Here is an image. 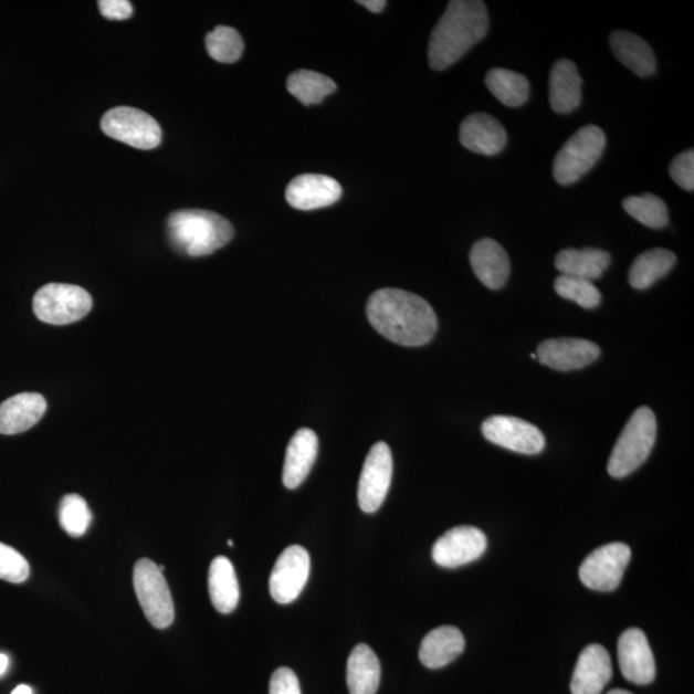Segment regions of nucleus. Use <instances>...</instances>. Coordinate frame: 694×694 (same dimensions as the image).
Returning <instances> with one entry per match:
<instances>
[{
  "label": "nucleus",
  "instance_id": "6",
  "mask_svg": "<svg viewBox=\"0 0 694 694\" xmlns=\"http://www.w3.org/2000/svg\"><path fill=\"white\" fill-rule=\"evenodd\" d=\"M134 589L146 618L157 629L172 624L176 610L167 579L151 559L141 558L134 566Z\"/></svg>",
  "mask_w": 694,
  "mask_h": 694
},
{
  "label": "nucleus",
  "instance_id": "36",
  "mask_svg": "<svg viewBox=\"0 0 694 694\" xmlns=\"http://www.w3.org/2000/svg\"><path fill=\"white\" fill-rule=\"evenodd\" d=\"M670 177L673 178L675 183L685 191H693L694 188V151L688 149L681 155H677L675 159L670 164L669 168Z\"/></svg>",
  "mask_w": 694,
  "mask_h": 694
},
{
  "label": "nucleus",
  "instance_id": "29",
  "mask_svg": "<svg viewBox=\"0 0 694 694\" xmlns=\"http://www.w3.org/2000/svg\"><path fill=\"white\" fill-rule=\"evenodd\" d=\"M485 83L493 96L507 107H519L530 96V84L524 75L506 69L488 71Z\"/></svg>",
  "mask_w": 694,
  "mask_h": 694
},
{
  "label": "nucleus",
  "instance_id": "35",
  "mask_svg": "<svg viewBox=\"0 0 694 694\" xmlns=\"http://www.w3.org/2000/svg\"><path fill=\"white\" fill-rule=\"evenodd\" d=\"M30 577V566L20 551L0 543V579L13 583L25 582Z\"/></svg>",
  "mask_w": 694,
  "mask_h": 694
},
{
  "label": "nucleus",
  "instance_id": "17",
  "mask_svg": "<svg viewBox=\"0 0 694 694\" xmlns=\"http://www.w3.org/2000/svg\"><path fill=\"white\" fill-rule=\"evenodd\" d=\"M612 677L610 653L601 644H590L578 660L571 681L572 694H599Z\"/></svg>",
  "mask_w": 694,
  "mask_h": 694
},
{
  "label": "nucleus",
  "instance_id": "13",
  "mask_svg": "<svg viewBox=\"0 0 694 694\" xmlns=\"http://www.w3.org/2000/svg\"><path fill=\"white\" fill-rule=\"evenodd\" d=\"M486 547V536L479 528L472 526L454 527L435 543L432 558L441 567L455 569V567L476 561L485 554Z\"/></svg>",
  "mask_w": 694,
  "mask_h": 694
},
{
  "label": "nucleus",
  "instance_id": "20",
  "mask_svg": "<svg viewBox=\"0 0 694 694\" xmlns=\"http://www.w3.org/2000/svg\"><path fill=\"white\" fill-rule=\"evenodd\" d=\"M46 401L41 393L23 392L0 404V433L18 435L42 420Z\"/></svg>",
  "mask_w": 694,
  "mask_h": 694
},
{
  "label": "nucleus",
  "instance_id": "26",
  "mask_svg": "<svg viewBox=\"0 0 694 694\" xmlns=\"http://www.w3.org/2000/svg\"><path fill=\"white\" fill-rule=\"evenodd\" d=\"M610 263L609 252L590 248L562 250L556 257V267L564 275L590 282L601 278Z\"/></svg>",
  "mask_w": 694,
  "mask_h": 694
},
{
  "label": "nucleus",
  "instance_id": "43",
  "mask_svg": "<svg viewBox=\"0 0 694 694\" xmlns=\"http://www.w3.org/2000/svg\"><path fill=\"white\" fill-rule=\"evenodd\" d=\"M228 546L233 547L234 546L233 541L232 540H228Z\"/></svg>",
  "mask_w": 694,
  "mask_h": 694
},
{
  "label": "nucleus",
  "instance_id": "40",
  "mask_svg": "<svg viewBox=\"0 0 694 694\" xmlns=\"http://www.w3.org/2000/svg\"><path fill=\"white\" fill-rule=\"evenodd\" d=\"M8 664H10V660H8V656H6V654L0 653V676H2L8 669Z\"/></svg>",
  "mask_w": 694,
  "mask_h": 694
},
{
  "label": "nucleus",
  "instance_id": "19",
  "mask_svg": "<svg viewBox=\"0 0 694 694\" xmlns=\"http://www.w3.org/2000/svg\"><path fill=\"white\" fill-rule=\"evenodd\" d=\"M470 262L473 273L487 288L501 290L506 285L511 262L498 242L491 239L477 241L471 250Z\"/></svg>",
  "mask_w": 694,
  "mask_h": 694
},
{
  "label": "nucleus",
  "instance_id": "15",
  "mask_svg": "<svg viewBox=\"0 0 694 694\" xmlns=\"http://www.w3.org/2000/svg\"><path fill=\"white\" fill-rule=\"evenodd\" d=\"M618 656L621 673L627 681L639 685L653 682L656 676V664L650 643L641 629H628L621 634Z\"/></svg>",
  "mask_w": 694,
  "mask_h": 694
},
{
  "label": "nucleus",
  "instance_id": "2",
  "mask_svg": "<svg viewBox=\"0 0 694 694\" xmlns=\"http://www.w3.org/2000/svg\"><path fill=\"white\" fill-rule=\"evenodd\" d=\"M488 30L486 6L480 0H453L432 30L429 43L430 66L443 71L454 65Z\"/></svg>",
  "mask_w": 694,
  "mask_h": 694
},
{
  "label": "nucleus",
  "instance_id": "28",
  "mask_svg": "<svg viewBox=\"0 0 694 694\" xmlns=\"http://www.w3.org/2000/svg\"><path fill=\"white\" fill-rule=\"evenodd\" d=\"M676 263L674 252L653 249L639 255L630 267L629 283L635 290H645L672 271Z\"/></svg>",
  "mask_w": 694,
  "mask_h": 694
},
{
  "label": "nucleus",
  "instance_id": "39",
  "mask_svg": "<svg viewBox=\"0 0 694 694\" xmlns=\"http://www.w3.org/2000/svg\"><path fill=\"white\" fill-rule=\"evenodd\" d=\"M358 4L366 7L370 12L380 13L388 6V2H385V0H360Z\"/></svg>",
  "mask_w": 694,
  "mask_h": 694
},
{
  "label": "nucleus",
  "instance_id": "8",
  "mask_svg": "<svg viewBox=\"0 0 694 694\" xmlns=\"http://www.w3.org/2000/svg\"><path fill=\"white\" fill-rule=\"evenodd\" d=\"M101 128L109 138L138 149H154L161 144L162 132L153 116L138 108L115 107L101 120Z\"/></svg>",
  "mask_w": 694,
  "mask_h": 694
},
{
  "label": "nucleus",
  "instance_id": "18",
  "mask_svg": "<svg viewBox=\"0 0 694 694\" xmlns=\"http://www.w3.org/2000/svg\"><path fill=\"white\" fill-rule=\"evenodd\" d=\"M460 140L470 151L494 156L507 145V133L495 117L479 113L464 118L460 129Z\"/></svg>",
  "mask_w": 694,
  "mask_h": 694
},
{
  "label": "nucleus",
  "instance_id": "4",
  "mask_svg": "<svg viewBox=\"0 0 694 694\" xmlns=\"http://www.w3.org/2000/svg\"><path fill=\"white\" fill-rule=\"evenodd\" d=\"M658 437L656 416L641 407L630 417L609 461V473L614 479L630 475L649 459Z\"/></svg>",
  "mask_w": 694,
  "mask_h": 694
},
{
  "label": "nucleus",
  "instance_id": "23",
  "mask_svg": "<svg viewBox=\"0 0 694 694\" xmlns=\"http://www.w3.org/2000/svg\"><path fill=\"white\" fill-rule=\"evenodd\" d=\"M464 645V637L460 629L440 627L423 638L420 660L429 669L444 667L460 656Z\"/></svg>",
  "mask_w": 694,
  "mask_h": 694
},
{
  "label": "nucleus",
  "instance_id": "11",
  "mask_svg": "<svg viewBox=\"0 0 694 694\" xmlns=\"http://www.w3.org/2000/svg\"><path fill=\"white\" fill-rule=\"evenodd\" d=\"M481 431L491 443L519 454H539L546 446L543 432L536 425L517 417L487 418Z\"/></svg>",
  "mask_w": 694,
  "mask_h": 694
},
{
  "label": "nucleus",
  "instance_id": "5",
  "mask_svg": "<svg viewBox=\"0 0 694 694\" xmlns=\"http://www.w3.org/2000/svg\"><path fill=\"white\" fill-rule=\"evenodd\" d=\"M606 136L596 125L583 126L559 149L554 164L557 183H577L595 167L606 148Z\"/></svg>",
  "mask_w": 694,
  "mask_h": 694
},
{
  "label": "nucleus",
  "instance_id": "16",
  "mask_svg": "<svg viewBox=\"0 0 694 694\" xmlns=\"http://www.w3.org/2000/svg\"><path fill=\"white\" fill-rule=\"evenodd\" d=\"M343 188L334 178L320 174H304L291 180L286 200L292 208L303 211L329 207L341 199Z\"/></svg>",
  "mask_w": 694,
  "mask_h": 694
},
{
  "label": "nucleus",
  "instance_id": "1",
  "mask_svg": "<svg viewBox=\"0 0 694 694\" xmlns=\"http://www.w3.org/2000/svg\"><path fill=\"white\" fill-rule=\"evenodd\" d=\"M367 315L378 334L401 346L429 344L438 330L432 306L421 296L403 290L376 291L368 299Z\"/></svg>",
  "mask_w": 694,
  "mask_h": 694
},
{
  "label": "nucleus",
  "instance_id": "3",
  "mask_svg": "<svg viewBox=\"0 0 694 694\" xmlns=\"http://www.w3.org/2000/svg\"><path fill=\"white\" fill-rule=\"evenodd\" d=\"M174 249L200 257L214 254L233 239V227L225 218L208 210H179L168 219Z\"/></svg>",
  "mask_w": 694,
  "mask_h": 694
},
{
  "label": "nucleus",
  "instance_id": "41",
  "mask_svg": "<svg viewBox=\"0 0 694 694\" xmlns=\"http://www.w3.org/2000/svg\"><path fill=\"white\" fill-rule=\"evenodd\" d=\"M11 694H33V690L29 685L21 684L18 688H14Z\"/></svg>",
  "mask_w": 694,
  "mask_h": 694
},
{
  "label": "nucleus",
  "instance_id": "31",
  "mask_svg": "<svg viewBox=\"0 0 694 694\" xmlns=\"http://www.w3.org/2000/svg\"><path fill=\"white\" fill-rule=\"evenodd\" d=\"M622 208L630 217L651 230H662L669 224V210L664 200L652 193L628 197Z\"/></svg>",
  "mask_w": 694,
  "mask_h": 694
},
{
  "label": "nucleus",
  "instance_id": "12",
  "mask_svg": "<svg viewBox=\"0 0 694 694\" xmlns=\"http://www.w3.org/2000/svg\"><path fill=\"white\" fill-rule=\"evenodd\" d=\"M311 574V556L299 546L282 551L271 575L270 590L275 602L288 604L304 590Z\"/></svg>",
  "mask_w": 694,
  "mask_h": 694
},
{
  "label": "nucleus",
  "instance_id": "42",
  "mask_svg": "<svg viewBox=\"0 0 694 694\" xmlns=\"http://www.w3.org/2000/svg\"><path fill=\"white\" fill-rule=\"evenodd\" d=\"M607 694H633V693H630V692L624 691V690H613V691H611V692H609Z\"/></svg>",
  "mask_w": 694,
  "mask_h": 694
},
{
  "label": "nucleus",
  "instance_id": "34",
  "mask_svg": "<svg viewBox=\"0 0 694 694\" xmlns=\"http://www.w3.org/2000/svg\"><path fill=\"white\" fill-rule=\"evenodd\" d=\"M555 290L559 296L577 303L583 309H595V307L601 304V292L595 286L593 282L587 280L561 274L555 282Z\"/></svg>",
  "mask_w": 694,
  "mask_h": 694
},
{
  "label": "nucleus",
  "instance_id": "7",
  "mask_svg": "<svg viewBox=\"0 0 694 694\" xmlns=\"http://www.w3.org/2000/svg\"><path fill=\"white\" fill-rule=\"evenodd\" d=\"M92 296L84 288L65 283H50L38 290L33 309L39 320L66 326L81 320L92 311Z\"/></svg>",
  "mask_w": 694,
  "mask_h": 694
},
{
  "label": "nucleus",
  "instance_id": "44",
  "mask_svg": "<svg viewBox=\"0 0 694 694\" xmlns=\"http://www.w3.org/2000/svg\"><path fill=\"white\" fill-rule=\"evenodd\" d=\"M530 357H532V359H534V360L538 359V357H536V354H532V355H530Z\"/></svg>",
  "mask_w": 694,
  "mask_h": 694
},
{
  "label": "nucleus",
  "instance_id": "9",
  "mask_svg": "<svg viewBox=\"0 0 694 694\" xmlns=\"http://www.w3.org/2000/svg\"><path fill=\"white\" fill-rule=\"evenodd\" d=\"M632 558V550L624 543L606 544L591 551L580 566L583 586L598 591H612L620 586Z\"/></svg>",
  "mask_w": 694,
  "mask_h": 694
},
{
  "label": "nucleus",
  "instance_id": "10",
  "mask_svg": "<svg viewBox=\"0 0 694 694\" xmlns=\"http://www.w3.org/2000/svg\"><path fill=\"white\" fill-rule=\"evenodd\" d=\"M393 462L388 444L377 443L370 449L359 480L358 502L366 514L380 509L388 496Z\"/></svg>",
  "mask_w": 694,
  "mask_h": 694
},
{
  "label": "nucleus",
  "instance_id": "14",
  "mask_svg": "<svg viewBox=\"0 0 694 694\" xmlns=\"http://www.w3.org/2000/svg\"><path fill=\"white\" fill-rule=\"evenodd\" d=\"M601 350L595 343L583 340V338H550L541 343L538 347V360L541 365L551 369L569 372V370L581 369L595 362Z\"/></svg>",
  "mask_w": 694,
  "mask_h": 694
},
{
  "label": "nucleus",
  "instance_id": "21",
  "mask_svg": "<svg viewBox=\"0 0 694 694\" xmlns=\"http://www.w3.org/2000/svg\"><path fill=\"white\" fill-rule=\"evenodd\" d=\"M318 455V437L311 429L298 430L287 446L283 485L291 491L302 485Z\"/></svg>",
  "mask_w": 694,
  "mask_h": 694
},
{
  "label": "nucleus",
  "instance_id": "32",
  "mask_svg": "<svg viewBox=\"0 0 694 694\" xmlns=\"http://www.w3.org/2000/svg\"><path fill=\"white\" fill-rule=\"evenodd\" d=\"M207 50L212 60L234 63L242 56L244 43L241 34L230 27H218L207 35Z\"/></svg>",
  "mask_w": 694,
  "mask_h": 694
},
{
  "label": "nucleus",
  "instance_id": "25",
  "mask_svg": "<svg viewBox=\"0 0 694 694\" xmlns=\"http://www.w3.org/2000/svg\"><path fill=\"white\" fill-rule=\"evenodd\" d=\"M381 665L367 644H358L347 661L346 683L350 694H376L380 687Z\"/></svg>",
  "mask_w": 694,
  "mask_h": 694
},
{
  "label": "nucleus",
  "instance_id": "38",
  "mask_svg": "<svg viewBox=\"0 0 694 694\" xmlns=\"http://www.w3.org/2000/svg\"><path fill=\"white\" fill-rule=\"evenodd\" d=\"M98 7L107 20H128L133 14V6L128 0H101Z\"/></svg>",
  "mask_w": 694,
  "mask_h": 694
},
{
  "label": "nucleus",
  "instance_id": "37",
  "mask_svg": "<svg viewBox=\"0 0 694 694\" xmlns=\"http://www.w3.org/2000/svg\"><path fill=\"white\" fill-rule=\"evenodd\" d=\"M270 694H302L296 674L288 667L275 670L271 677Z\"/></svg>",
  "mask_w": 694,
  "mask_h": 694
},
{
  "label": "nucleus",
  "instance_id": "22",
  "mask_svg": "<svg viewBox=\"0 0 694 694\" xmlns=\"http://www.w3.org/2000/svg\"><path fill=\"white\" fill-rule=\"evenodd\" d=\"M582 81L577 65L570 60H559L550 71L549 102L557 114H570L581 104Z\"/></svg>",
  "mask_w": 694,
  "mask_h": 694
},
{
  "label": "nucleus",
  "instance_id": "30",
  "mask_svg": "<svg viewBox=\"0 0 694 694\" xmlns=\"http://www.w3.org/2000/svg\"><path fill=\"white\" fill-rule=\"evenodd\" d=\"M287 90L305 106L319 105L329 94L337 91V85L326 75L311 70H297L287 78Z\"/></svg>",
  "mask_w": 694,
  "mask_h": 694
},
{
  "label": "nucleus",
  "instance_id": "33",
  "mask_svg": "<svg viewBox=\"0 0 694 694\" xmlns=\"http://www.w3.org/2000/svg\"><path fill=\"white\" fill-rule=\"evenodd\" d=\"M60 525L73 538H81L92 523V512L88 503L77 494L63 496L60 504Z\"/></svg>",
  "mask_w": 694,
  "mask_h": 694
},
{
  "label": "nucleus",
  "instance_id": "27",
  "mask_svg": "<svg viewBox=\"0 0 694 694\" xmlns=\"http://www.w3.org/2000/svg\"><path fill=\"white\" fill-rule=\"evenodd\" d=\"M209 591L212 604L220 613H231L240 602V583L234 567L227 557H217L209 571Z\"/></svg>",
  "mask_w": 694,
  "mask_h": 694
},
{
  "label": "nucleus",
  "instance_id": "24",
  "mask_svg": "<svg viewBox=\"0 0 694 694\" xmlns=\"http://www.w3.org/2000/svg\"><path fill=\"white\" fill-rule=\"evenodd\" d=\"M611 49L622 65L641 77L656 73V57L651 45L629 31H614L610 38Z\"/></svg>",
  "mask_w": 694,
  "mask_h": 694
}]
</instances>
